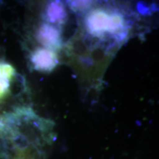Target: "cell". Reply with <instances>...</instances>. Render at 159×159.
I'll list each match as a JSON object with an SVG mask.
<instances>
[{
  "label": "cell",
  "mask_w": 159,
  "mask_h": 159,
  "mask_svg": "<svg viewBox=\"0 0 159 159\" xmlns=\"http://www.w3.org/2000/svg\"><path fill=\"white\" fill-rule=\"evenodd\" d=\"M69 5L77 13L78 25L67 53L85 75L97 77L133 33L135 13L117 3Z\"/></svg>",
  "instance_id": "cell-1"
},
{
  "label": "cell",
  "mask_w": 159,
  "mask_h": 159,
  "mask_svg": "<svg viewBox=\"0 0 159 159\" xmlns=\"http://www.w3.org/2000/svg\"><path fill=\"white\" fill-rule=\"evenodd\" d=\"M67 21L68 10L64 4L61 2L45 3L33 35L36 46L31 52L59 57V52L63 48V28Z\"/></svg>",
  "instance_id": "cell-2"
},
{
  "label": "cell",
  "mask_w": 159,
  "mask_h": 159,
  "mask_svg": "<svg viewBox=\"0 0 159 159\" xmlns=\"http://www.w3.org/2000/svg\"><path fill=\"white\" fill-rule=\"evenodd\" d=\"M16 78V69L9 63L0 61V101L10 94L11 85Z\"/></svg>",
  "instance_id": "cell-3"
}]
</instances>
